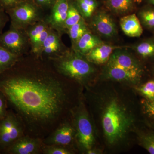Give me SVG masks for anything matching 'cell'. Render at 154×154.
I'll use <instances>...</instances> for the list:
<instances>
[{
    "mask_svg": "<svg viewBox=\"0 0 154 154\" xmlns=\"http://www.w3.org/2000/svg\"><path fill=\"white\" fill-rule=\"evenodd\" d=\"M106 5L110 11L117 14H127L133 7L132 0H107Z\"/></svg>",
    "mask_w": 154,
    "mask_h": 154,
    "instance_id": "20",
    "label": "cell"
},
{
    "mask_svg": "<svg viewBox=\"0 0 154 154\" xmlns=\"http://www.w3.org/2000/svg\"><path fill=\"white\" fill-rule=\"evenodd\" d=\"M24 1L25 0H0V9L6 11Z\"/></svg>",
    "mask_w": 154,
    "mask_h": 154,
    "instance_id": "30",
    "label": "cell"
},
{
    "mask_svg": "<svg viewBox=\"0 0 154 154\" xmlns=\"http://www.w3.org/2000/svg\"><path fill=\"white\" fill-rule=\"evenodd\" d=\"M117 48L104 43L98 45L85 55L92 64H102L107 63L114 51Z\"/></svg>",
    "mask_w": 154,
    "mask_h": 154,
    "instance_id": "15",
    "label": "cell"
},
{
    "mask_svg": "<svg viewBox=\"0 0 154 154\" xmlns=\"http://www.w3.org/2000/svg\"><path fill=\"white\" fill-rule=\"evenodd\" d=\"M152 128L154 130V123L150 124Z\"/></svg>",
    "mask_w": 154,
    "mask_h": 154,
    "instance_id": "34",
    "label": "cell"
},
{
    "mask_svg": "<svg viewBox=\"0 0 154 154\" xmlns=\"http://www.w3.org/2000/svg\"><path fill=\"white\" fill-rule=\"evenodd\" d=\"M35 4L43 11H50L57 0H33Z\"/></svg>",
    "mask_w": 154,
    "mask_h": 154,
    "instance_id": "29",
    "label": "cell"
},
{
    "mask_svg": "<svg viewBox=\"0 0 154 154\" xmlns=\"http://www.w3.org/2000/svg\"><path fill=\"white\" fill-rule=\"evenodd\" d=\"M74 152L70 148L58 145H47L44 144L42 148V154H71Z\"/></svg>",
    "mask_w": 154,
    "mask_h": 154,
    "instance_id": "25",
    "label": "cell"
},
{
    "mask_svg": "<svg viewBox=\"0 0 154 154\" xmlns=\"http://www.w3.org/2000/svg\"><path fill=\"white\" fill-rule=\"evenodd\" d=\"M137 52L142 57L147 58L154 57V42L152 41L144 42L135 47Z\"/></svg>",
    "mask_w": 154,
    "mask_h": 154,
    "instance_id": "24",
    "label": "cell"
},
{
    "mask_svg": "<svg viewBox=\"0 0 154 154\" xmlns=\"http://www.w3.org/2000/svg\"><path fill=\"white\" fill-rule=\"evenodd\" d=\"M137 90L146 99L154 100V80H150L140 87Z\"/></svg>",
    "mask_w": 154,
    "mask_h": 154,
    "instance_id": "27",
    "label": "cell"
},
{
    "mask_svg": "<svg viewBox=\"0 0 154 154\" xmlns=\"http://www.w3.org/2000/svg\"><path fill=\"white\" fill-rule=\"evenodd\" d=\"M49 61L59 73L82 86L87 87L95 72L92 63L72 48Z\"/></svg>",
    "mask_w": 154,
    "mask_h": 154,
    "instance_id": "3",
    "label": "cell"
},
{
    "mask_svg": "<svg viewBox=\"0 0 154 154\" xmlns=\"http://www.w3.org/2000/svg\"><path fill=\"white\" fill-rule=\"evenodd\" d=\"M8 105L4 95L0 92V121L5 118L8 113Z\"/></svg>",
    "mask_w": 154,
    "mask_h": 154,
    "instance_id": "31",
    "label": "cell"
},
{
    "mask_svg": "<svg viewBox=\"0 0 154 154\" xmlns=\"http://www.w3.org/2000/svg\"><path fill=\"white\" fill-rule=\"evenodd\" d=\"M20 57L0 46V75L14 66Z\"/></svg>",
    "mask_w": 154,
    "mask_h": 154,
    "instance_id": "21",
    "label": "cell"
},
{
    "mask_svg": "<svg viewBox=\"0 0 154 154\" xmlns=\"http://www.w3.org/2000/svg\"><path fill=\"white\" fill-rule=\"evenodd\" d=\"M43 140L25 135L19 138L4 151L11 154H42Z\"/></svg>",
    "mask_w": 154,
    "mask_h": 154,
    "instance_id": "10",
    "label": "cell"
},
{
    "mask_svg": "<svg viewBox=\"0 0 154 154\" xmlns=\"http://www.w3.org/2000/svg\"><path fill=\"white\" fill-rule=\"evenodd\" d=\"M92 28L98 34L106 38H111L117 33L114 21L109 15L104 12H99L94 15L91 22Z\"/></svg>",
    "mask_w": 154,
    "mask_h": 154,
    "instance_id": "13",
    "label": "cell"
},
{
    "mask_svg": "<svg viewBox=\"0 0 154 154\" xmlns=\"http://www.w3.org/2000/svg\"><path fill=\"white\" fill-rule=\"evenodd\" d=\"M120 25L125 34L129 37H139L143 32L140 21L135 14L122 17L120 20Z\"/></svg>",
    "mask_w": 154,
    "mask_h": 154,
    "instance_id": "17",
    "label": "cell"
},
{
    "mask_svg": "<svg viewBox=\"0 0 154 154\" xmlns=\"http://www.w3.org/2000/svg\"><path fill=\"white\" fill-rule=\"evenodd\" d=\"M140 145L151 154H154V133H141L138 135Z\"/></svg>",
    "mask_w": 154,
    "mask_h": 154,
    "instance_id": "23",
    "label": "cell"
},
{
    "mask_svg": "<svg viewBox=\"0 0 154 154\" xmlns=\"http://www.w3.org/2000/svg\"><path fill=\"white\" fill-rule=\"evenodd\" d=\"M89 30L86 20L83 18L79 22L69 28L66 33L71 40L72 46L74 45L79 39Z\"/></svg>",
    "mask_w": 154,
    "mask_h": 154,
    "instance_id": "19",
    "label": "cell"
},
{
    "mask_svg": "<svg viewBox=\"0 0 154 154\" xmlns=\"http://www.w3.org/2000/svg\"><path fill=\"white\" fill-rule=\"evenodd\" d=\"M72 121L76 132V143L82 151L93 148L95 142L93 125L86 108L83 95L73 110Z\"/></svg>",
    "mask_w": 154,
    "mask_h": 154,
    "instance_id": "4",
    "label": "cell"
},
{
    "mask_svg": "<svg viewBox=\"0 0 154 154\" xmlns=\"http://www.w3.org/2000/svg\"><path fill=\"white\" fill-rule=\"evenodd\" d=\"M76 141L75 130L72 119L61 124L56 129L43 139L44 144L58 145L70 148Z\"/></svg>",
    "mask_w": 154,
    "mask_h": 154,
    "instance_id": "7",
    "label": "cell"
},
{
    "mask_svg": "<svg viewBox=\"0 0 154 154\" xmlns=\"http://www.w3.org/2000/svg\"><path fill=\"white\" fill-rule=\"evenodd\" d=\"M139 16L141 22L145 27L154 28V10H144L140 12Z\"/></svg>",
    "mask_w": 154,
    "mask_h": 154,
    "instance_id": "26",
    "label": "cell"
},
{
    "mask_svg": "<svg viewBox=\"0 0 154 154\" xmlns=\"http://www.w3.org/2000/svg\"><path fill=\"white\" fill-rule=\"evenodd\" d=\"M103 43L99 37L89 30L85 33L74 45L72 46V48L76 52L85 56L92 49Z\"/></svg>",
    "mask_w": 154,
    "mask_h": 154,
    "instance_id": "16",
    "label": "cell"
},
{
    "mask_svg": "<svg viewBox=\"0 0 154 154\" xmlns=\"http://www.w3.org/2000/svg\"><path fill=\"white\" fill-rule=\"evenodd\" d=\"M0 92L25 134L44 139L72 119L82 86L61 75L49 61L31 53L0 75Z\"/></svg>",
    "mask_w": 154,
    "mask_h": 154,
    "instance_id": "1",
    "label": "cell"
},
{
    "mask_svg": "<svg viewBox=\"0 0 154 154\" xmlns=\"http://www.w3.org/2000/svg\"><path fill=\"white\" fill-rule=\"evenodd\" d=\"M74 3L82 17L85 20L92 17L98 6L96 0H75Z\"/></svg>",
    "mask_w": 154,
    "mask_h": 154,
    "instance_id": "18",
    "label": "cell"
},
{
    "mask_svg": "<svg viewBox=\"0 0 154 154\" xmlns=\"http://www.w3.org/2000/svg\"><path fill=\"white\" fill-rule=\"evenodd\" d=\"M141 105L144 113L154 119V100L143 99L141 101Z\"/></svg>",
    "mask_w": 154,
    "mask_h": 154,
    "instance_id": "28",
    "label": "cell"
},
{
    "mask_svg": "<svg viewBox=\"0 0 154 154\" xmlns=\"http://www.w3.org/2000/svg\"><path fill=\"white\" fill-rule=\"evenodd\" d=\"M9 20L10 18L5 11L0 9V35L3 33L4 28Z\"/></svg>",
    "mask_w": 154,
    "mask_h": 154,
    "instance_id": "32",
    "label": "cell"
},
{
    "mask_svg": "<svg viewBox=\"0 0 154 154\" xmlns=\"http://www.w3.org/2000/svg\"><path fill=\"white\" fill-rule=\"evenodd\" d=\"M100 106L101 124L106 141L110 145L126 138L134 125L135 117L129 107L115 95L105 96Z\"/></svg>",
    "mask_w": 154,
    "mask_h": 154,
    "instance_id": "2",
    "label": "cell"
},
{
    "mask_svg": "<svg viewBox=\"0 0 154 154\" xmlns=\"http://www.w3.org/2000/svg\"><path fill=\"white\" fill-rule=\"evenodd\" d=\"M52 29L45 18L25 29L30 41V53L36 56L38 55L42 45Z\"/></svg>",
    "mask_w": 154,
    "mask_h": 154,
    "instance_id": "9",
    "label": "cell"
},
{
    "mask_svg": "<svg viewBox=\"0 0 154 154\" xmlns=\"http://www.w3.org/2000/svg\"><path fill=\"white\" fill-rule=\"evenodd\" d=\"M149 2H150V3H151L152 5H154V0H149Z\"/></svg>",
    "mask_w": 154,
    "mask_h": 154,
    "instance_id": "33",
    "label": "cell"
},
{
    "mask_svg": "<svg viewBox=\"0 0 154 154\" xmlns=\"http://www.w3.org/2000/svg\"><path fill=\"white\" fill-rule=\"evenodd\" d=\"M69 0H57L46 16V21L50 27L61 35L64 33V27L68 11Z\"/></svg>",
    "mask_w": 154,
    "mask_h": 154,
    "instance_id": "11",
    "label": "cell"
},
{
    "mask_svg": "<svg viewBox=\"0 0 154 154\" xmlns=\"http://www.w3.org/2000/svg\"><path fill=\"white\" fill-rule=\"evenodd\" d=\"M60 33L51 29L42 46L37 57L51 60L59 57L68 49L61 39Z\"/></svg>",
    "mask_w": 154,
    "mask_h": 154,
    "instance_id": "8",
    "label": "cell"
},
{
    "mask_svg": "<svg viewBox=\"0 0 154 154\" xmlns=\"http://www.w3.org/2000/svg\"><path fill=\"white\" fill-rule=\"evenodd\" d=\"M107 63V66L143 73L142 67L138 61L129 53L123 51L114 50Z\"/></svg>",
    "mask_w": 154,
    "mask_h": 154,
    "instance_id": "12",
    "label": "cell"
},
{
    "mask_svg": "<svg viewBox=\"0 0 154 154\" xmlns=\"http://www.w3.org/2000/svg\"><path fill=\"white\" fill-rule=\"evenodd\" d=\"M82 18L75 3L69 2L68 11L64 27V33H66L69 28L79 22Z\"/></svg>",
    "mask_w": 154,
    "mask_h": 154,
    "instance_id": "22",
    "label": "cell"
},
{
    "mask_svg": "<svg viewBox=\"0 0 154 154\" xmlns=\"http://www.w3.org/2000/svg\"><path fill=\"white\" fill-rule=\"evenodd\" d=\"M0 46L19 57L29 53L30 45L26 30L10 26L0 35Z\"/></svg>",
    "mask_w": 154,
    "mask_h": 154,
    "instance_id": "6",
    "label": "cell"
},
{
    "mask_svg": "<svg viewBox=\"0 0 154 154\" xmlns=\"http://www.w3.org/2000/svg\"><path fill=\"white\" fill-rule=\"evenodd\" d=\"M104 75L106 79L112 81L136 83L140 80L143 72L106 66Z\"/></svg>",
    "mask_w": 154,
    "mask_h": 154,
    "instance_id": "14",
    "label": "cell"
},
{
    "mask_svg": "<svg viewBox=\"0 0 154 154\" xmlns=\"http://www.w3.org/2000/svg\"><path fill=\"white\" fill-rule=\"evenodd\" d=\"M5 12L10 18L11 26L24 30L47 16L33 0H25Z\"/></svg>",
    "mask_w": 154,
    "mask_h": 154,
    "instance_id": "5",
    "label": "cell"
}]
</instances>
